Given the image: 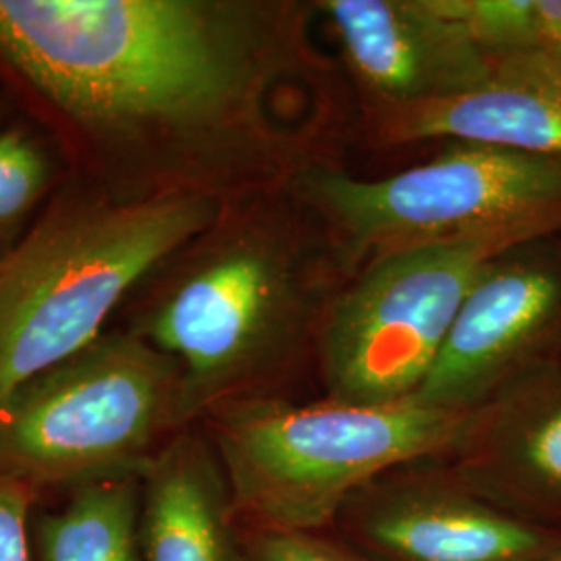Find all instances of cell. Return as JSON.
<instances>
[{
  "label": "cell",
  "mask_w": 561,
  "mask_h": 561,
  "mask_svg": "<svg viewBox=\"0 0 561 561\" xmlns=\"http://www.w3.org/2000/svg\"><path fill=\"white\" fill-rule=\"evenodd\" d=\"M141 547L146 561H243V528L202 424L185 426L141 470Z\"/></svg>",
  "instance_id": "obj_13"
},
{
  "label": "cell",
  "mask_w": 561,
  "mask_h": 561,
  "mask_svg": "<svg viewBox=\"0 0 561 561\" xmlns=\"http://www.w3.org/2000/svg\"><path fill=\"white\" fill-rule=\"evenodd\" d=\"M34 561H146L141 474H117L69 489L60 507L32 520Z\"/></svg>",
  "instance_id": "obj_14"
},
{
  "label": "cell",
  "mask_w": 561,
  "mask_h": 561,
  "mask_svg": "<svg viewBox=\"0 0 561 561\" xmlns=\"http://www.w3.org/2000/svg\"><path fill=\"white\" fill-rule=\"evenodd\" d=\"M507 252L489 262L461 301L431 375L412 398L472 412L545 364L537 360L561 312V275Z\"/></svg>",
  "instance_id": "obj_9"
},
{
  "label": "cell",
  "mask_w": 561,
  "mask_h": 561,
  "mask_svg": "<svg viewBox=\"0 0 561 561\" xmlns=\"http://www.w3.org/2000/svg\"><path fill=\"white\" fill-rule=\"evenodd\" d=\"M542 561H561V549H560V551H556V553H553V556H549V558H547V560H542Z\"/></svg>",
  "instance_id": "obj_19"
},
{
  "label": "cell",
  "mask_w": 561,
  "mask_h": 561,
  "mask_svg": "<svg viewBox=\"0 0 561 561\" xmlns=\"http://www.w3.org/2000/svg\"><path fill=\"white\" fill-rule=\"evenodd\" d=\"M321 11L379 111L458 96L491 71V55L439 0H327Z\"/></svg>",
  "instance_id": "obj_10"
},
{
  "label": "cell",
  "mask_w": 561,
  "mask_h": 561,
  "mask_svg": "<svg viewBox=\"0 0 561 561\" xmlns=\"http://www.w3.org/2000/svg\"><path fill=\"white\" fill-rule=\"evenodd\" d=\"M322 273L279 206H222L141 283L129 333L178 362L190 424L229 401L280 396L319 340Z\"/></svg>",
  "instance_id": "obj_2"
},
{
  "label": "cell",
  "mask_w": 561,
  "mask_h": 561,
  "mask_svg": "<svg viewBox=\"0 0 561 561\" xmlns=\"http://www.w3.org/2000/svg\"><path fill=\"white\" fill-rule=\"evenodd\" d=\"M329 528L366 561H542L561 549V533L484 500L439 458L366 482Z\"/></svg>",
  "instance_id": "obj_8"
},
{
  "label": "cell",
  "mask_w": 561,
  "mask_h": 561,
  "mask_svg": "<svg viewBox=\"0 0 561 561\" xmlns=\"http://www.w3.org/2000/svg\"><path fill=\"white\" fill-rule=\"evenodd\" d=\"M524 53H537L561 69V0H533L530 36Z\"/></svg>",
  "instance_id": "obj_18"
},
{
  "label": "cell",
  "mask_w": 561,
  "mask_h": 561,
  "mask_svg": "<svg viewBox=\"0 0 561 561\" xmlns=\"http://www.w3.org/2000/svg\"><path fill=\"white\" fill-rule=\"evenodd\" d=\"M221 208L202 190L57 202L0 256V403L99 340L131 291Z\"/></svg>",
  "instance_id": "obj_3"
},
{
  "label": "cell",
  "mask_w": 561,
  "mask_h": 561,
  "mask_svg": "<svg viewBox=\"0 0 561 561\" xmlns=\"http://www.w3.org/2000/svg\"><path fill=\"white\" fill-rule=\"evenodd\" d=\"M256 15L206 0H0V60L88 134L196 141L261 92Z\"/></svg>",
  "instance_id": "obj_1"
},
{
  "label": "cell",
  "mask_w": 561,
  "mask_h": 561,
  "mask_svg": "<svg viewBox=\"0 0 561 561\" xmlns=\"http://www.w3.org/2000/svg\"><path fill=\"white\" fill-rule=\"evenodd\" d=\"M472 412L261 396L229 401L198 424L219 454L241 528L324 530L366 482L451 454Z\"/></svg>",
  "instance_id": "obj_4"
},
{
  "label": "cell",
  "mask_w": 561,
  "mask_h": 561,
  "mask_svg": "<svg viewBox=\"0 0 561 561\" xmlns=\"http://www.w3.org/2000/svg\"><path fill=\"white\" fill-rule=\"evenodd\" d=\"M387 144L451 140L561 159V69L537 53L491 55L472 90L377 115Z\"/></svg>",
  "instance_id": "obj_12"
},
{
  "label": "cell",
  "mask_w": 561,
  "mask_h": 561,
  "mask_svg": "<svg viewBox=\"0 0 561 561\" xmlns=\"http://www.w3.org/2000/svg\"><path fill=\"white\" fill-rule=\"evenodd\" d=\"M38 500L27 484L0 477V561H34L32 520Z\"/></svg>",
  "instance_id": "obj_17"
},
{
  "label": "cell",
  "mask_w": 561,
  "mask_h": 561,
  "mask_svg": "<svg viewBox=\"0 0 561 561\" xmlns=\"http://www.w3.org/2000/svg\"><path fill=\"white\" fill-rule=\"evenodd\" d=\"M243 561H366L331 530L243 528Z\"/></svg>",
  "instance_id": "obj_16"
},
{
  "label": "cell",
  "mask_w": 561,
  "mask_h": 561,
  "mask_svg": "<svg viewBox=\"0 0 561 561\" xmlns=\"http://www.w3.org/2000/svg\"><path fill=\"white\" fill-rule=\"evenodd\" d=\"M439 460L484 500L561 533V373L541 366L482 403Z\"/></svg>",
  "instance_id": "obj_11"
},
{
  "label": "cell",
  "mask_w": 561,
  "mask_h": 561,
  "mask_svg": "<svg viewBox=\"0 0 561 561\" xmlns=\"http://www.w3.org/2000/svg\"><path fill=\"white\" fill-rule=\"evenodd\" d=\"M53 181V161L20 123L0 121V238L11 236L41 204Z\"/></svg>",
  "instance_id": "obj_15"
},
{
  "label": "cell",
  "mask_w": 561,
  "mask_h": 561,
  "mask_svg": "<svg viewBox=\"0 0 561 561\" xmlns=\"http://www.w3.org/2000/svg\"><path fill=\"white\" fill-rule=\"evenodd\" d=\"M185 426L178 362L106 331L0 403V477L42 495L141 474Z\"/></svg>",
  "instance_id": "obj_5"
},
{
  "label": "cell",
  "mask_w": 561,
  "mask_h": 561,
  "mask_svg": "<svg viewBox=\"0 0 561 561\" xmlns=\"http://www.w3.org/2000/svg\"><path fill=\"white\" fill-rule=\"evenodd\" d=\"M528 238L520 231L482 233L368 262L324 312L317 340L322 398L356 405L412 400L482 268Z\"/></svg>",
  "instance_id": "obj_7"
},
{
  "label": "cell",
  "mask_w": 561,
  "mask_h": 561,
  "mask_svg": "<svg viewBox=\"0 0 561 561\" xmlns=\"http://www.w3.org/2000/svg\"><path fill=\"white\" fill-rule=\"evenodd\" d=\"M298 192L333 225L347 256L370 262L422 243L539 233L561 219V159L456 144L382 180L310 167L301 171Z\"/></svg>",
  "instance_id": "obj_6"
}]
</instances>
